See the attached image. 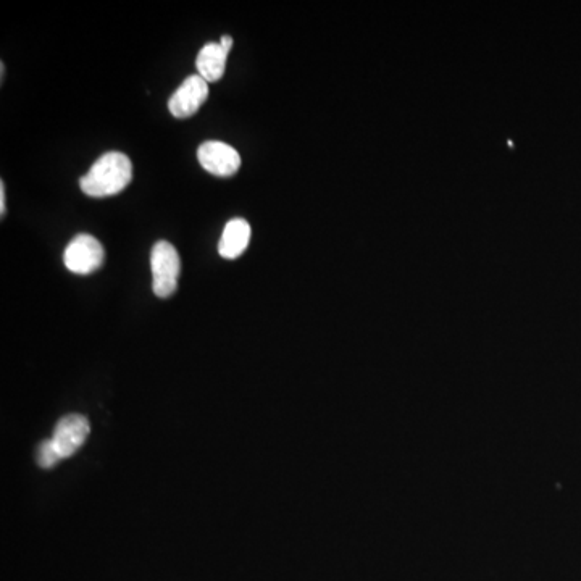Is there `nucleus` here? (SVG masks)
Returning <instances> with one entry per match:
<instances>
[{
  "label": "nucleus",
  "instance_id": "2",
  "mask_svg": "<svg viewBox=\"0 0 581 581\" xmlns=\"http://www.w3.org/2000/svg\"><path fill=\"white\" fill-rule=\"evenodd\" d=\"M152 289L157 297L172 296L178 288L180 276V255L173 244L168 241H159L155 244L151 254Z\"/></svg>",
  "mask_w": 581,
  "mask_h": 581
},
{
  "label": "nucleus",
  "instance_id": "10",
  "mask_svg": "<svg viewBox=\"0 0 581 581\" xmlns=\"http://www.w3.org/2000/svg\"><path fill=\"white\" fill-rule=\"evenodd\" d=\"M7 214V207H5V184L0 183V217L4 218Z\"/></svg>",
  "mask_w": 581,
  "mask_h": 581
},
{
  "label": "nucleus",
  "instance_id": "3",
  "mask_svg": "<svg viewBox=\"0 0 581 581\" xmlns=\"http://www.w3.org/2000/svg\"><path fill=\"white\" fill-rule=\"evenodd\" d=\"M104 247L94 236L80 235L68 244L63 262L76 275H91L104 264Z\"/></svg>",
  "mask_w": 581,
  "mask_h": 581
},
{
  "label": "nucleus",
  "instance_id": "6",
  "mask_svg": "<svg viewBox=\"0 0 581 581\" xmlns=\"http://www.w3.org/2000/svg\"><path fill=\"white\" fill-rule=\"evenodd\" d=\"M197 159L207 172L215 176H233L241 168V155L235 147L220 141H207L197 149Z\"/></svg>",
  "mask_w": 581,
  "mask_h": 581
},
{
  "label": "nucleus",
  "instance_id": "9",
  "mask_svg": "<svg viewBox=\"0 0 581 581\" xmlns=\"http://www.w3.org/2000/svg\"><path fill=\"white\" fill-rule=\"evenodd\" d=\"M59 452L55 451L52 439H46L39 444L38 451H36V462H38L41 469H52L55 464L60 462Z\"/></svg>",
  "mask_w": 581,
  "mask_h": 581
},
{
  "label": "nucleus",
  "instance_id": "4",
  "mask_svg": "<svg viewBox=\"0 0 581 581\" xmlns=\"http://www.w3.org/2000/svg\"><path fill=\"white\" fill-rule=\"evenodd\" d=\"M89 431V420L84 415L70 414L60 418L51 438L60 459L73 456L88 439Z\"/></svg>",
  "mask_w": 581,
  "mask_h": 581
},
{
  "label": "nucleus",
  "instance_id": "5",
  "mask_svg": "<svg viewBox=\"0 0 581 581\" xmlns=\"http://www.w3.org/2000/svg\"><path fill=\"white\" fill-rule=\"evenodd\" d=\"M207 97H209V83L202 76H189L183 81L178 91L170 97L168 110L173 117L180 120L193 117L194 113L207 101Z\"/></svg>",
  "mask_w": 581,
  "mask_h": 581
},
{
  "label": "nucleus",
  "instance_id": "11",
  "mask_svg": "<svg viewBox=\"0 0 581 581\" xmlns=\"http://www.w3.org/2000/svg\"><path fill=\"white\" fill-rule=\"evenodd\" d=\"M220 44H222L223 51H225L226 54H230L231 47H233V38L228 36V34H225V36H222V41H220Z\"/></svg>",
  "mask_w": 581,
  "mask_h": 581
},
{
  "label": "nucleus",
  "instance_id": "1",
  "mask_svg": "<svg viewBox=\"0 0 581 581\" xmlns=\"http://www.w3.org/2000/svg\"><path fill=\"white\" fill-rule=\"evenodd\" d=\"M131 180L133 165L130 157L123 152H107L81 178L80 186L86 196L102 199L122 193Z\"/></svg>",
  "mask_w": 581,
  "mask_h": 581
},
{
  "label": "nucleus",
  "instance_id": "8",
  "mask_svg": "<svg viewBox=\"0 0 581 581\" xmlns=\"http://www.w3.org/2000/svg\"><path fill=\"white\" fill-rule=\"evenodd\" d=\"M226 59L228 54L223 51L220 42H209L202 47L197 55L196 67L199 76H202L207 83H217L222 80L225 73Z\"/></svg>",
  "mask_w": 581,
  "mask_h": 581
},
{
  "label": "nucleus",
  "instance_id": "7",
  "mask_svg": "<svg viewBox=\"0 0 581 581\" xmlns=\"http://www.w3.org/2000/svg\"><path fill=\"white\" fill-rule=\"evenodd\" d=\"M251 225L244 218H233L226 223L222 238L218 243V254L223 259H238L251 241Z\"/></svg>",
  "mask_w": 581,
  "mask_h": 581
}]
</instances>
